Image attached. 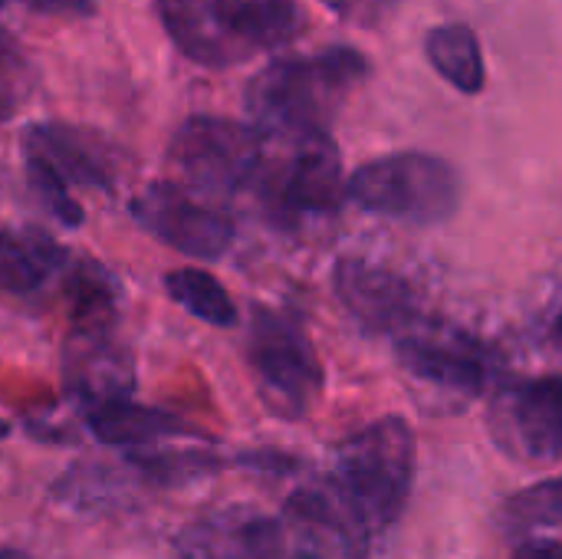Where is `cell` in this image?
<instances>
[{"instance_id": "16", "label": "cell", "mask_w": 562, "mask_h": 559, "mask_svg": "<svg viewBox=\"0 0 562 559\" xmlns=\"http://www.w3.org/2000/svg\"><path fill=\"white\" fill-rule=\"evenodd\" d=\"M425 56L435 72L454 89L477 96L487 86V66L481 53V40L468 23H441L425 36Z\"/></svg>"}, {"instance_id": "10", "label": "cell", "mask_w": 562, "mask_h": 559, "mask_svg": "<svg viewBox=\"0 0 562 559\" xmlns=\"http://www.w3.org/2000/svg\"><path fill=\"white\" fill-rule=\"evenodd\" d=\"M267 191L283 214H333L346 198L342 161L333 138H293V152L270 175Z\"/></svg>"}, {"instance_id": "19", "label": "cell", "mask_w": 562, "mask_h": 559, "mask_svg": "<svg viewBox=\"0 0 562 559\" xmlns=\"http://www.w3.org/2000/svg\"><path fill=\"white\" fill-rule=\"evenodd\" d=\"M562 524V478L540 481L504 504V527L510 534H530Z\"/></svg>"}, {"instance_id": "4", "label": "cell", "mask_w": 562, "mask_h": 559, "mask_svg": "<svg viewBox=\"0 0 562 559\" xmlns=\"http://www.w3.org/2000/svg\"><path fill=\"white\" fill-rule=\"evenodd\" d=\"M263 138V132L234 119L191 115L175 132L168 161L184 185L198 191L231 194L260 178L267 161Z\"/></svg>"}, {"instance_id": "20", "label": "cell", "mask_w": 562, "mask_h": 559, "mask_svg": "<svg viewBox=\"0 0 562 559\" xmlns=\"http://www.w3.org/2000/svg\"><path fill=\"white\" fill-rule=\"evenodd\" d=\"M26 175H30V185H33V191H36V198L66 224V227H76V224H82V208L72 201V194H69V188H66V181L46 165V161H40V158H30L26 155Z\"/></svg>"}, {"instance_id": "22", "label": "cell", "mask_w": 562, "mask_h": 559, "mask_svg": "<svg viewBox=\"0 0 562 559\" xmlns=\"http://www.w3.org/2000/svg\"><path fill=\"white\" fill-rule=\"evenodd\" d=\"M510 559H562V544L547 540V537H530L514 550Z\"/></svg>"}, {"instance_id": "13", "label": "cell", "mask_w": 562, "mask_h": 559, "mask_svg": "<svg viewBox=\"0 0 562 559\" xmlns=\"http://www.w3.org/2000/svg\"><path fill=\"white\" fill-rule=\"evenodd\" d=\"M214 10L224 36L244 59L260 49H277L303 30L296 0H214Z\"/></svg>"}, {"instance_id": "9", "label": "cell", "mask_w": 562, "mask_h": 559, "mask_svg": "<svg viewBox=\"0 0 562 559\" xmlns=\"http://www.w3.org/2000/svg\"><path fill=\"white\" fill-rule=\"evenodd\" d=\"M132 217L151 237L194 260H217L234 244V224L221 211L194 201L184 188L168 181L148 185L132 201Z\"/></svg>"}, {"instance_id": "17", "label": "cell", "mask_w": 562, "mask_h": 559, "mask_svg": "<svg viewBox=\"0 0 562 559\" xmlns=\"http://www.w3.org/2000/svg\"><path fill=\"white\" fill-rule=\"evenodd\" d=\"M165 290L178 306H184L191 316H198L211 326H234L237 323V306H234L231 293L207 270H198V267L171 270L165 277Z\"/></svg>"}, {"instance_id": "23", "label": "cell", "mask_w": 562, "mask_h": 559, "mask_svg": "<svg viewBox=\"0 0 562 559\" xmlns=\"http://www.w3.org/2000/svg\"><path fill=\"white\" fill-rule=\"evenodd\" d=\"M36 13H69V16H86L92 13V0H26Z\"/></svg>"}, {"instance_id": "21", "label": "cell", "mask_w": 562, "mask_h": 559, "mask_svg": "<svg viewBox=\"0 0 562 559\" xmlns=\"http://www.w3.org/2000/svg\"><path fill=\"white\" fill-rule=\"evenodd\" d=\"M323 3L352 26H379L392 10L402 7V0H323Z\"/></svg>"}, {"instance_id": "12", "label": "cell", "mask_w": 562, "mask_h": 559, "mask_svg": "<svg viewBox=\"0 0 562 559\" xmlns=\"http://www.w3.org/2000/svg\"><path fill=\"white\" fill-rule=\"evenodd\" d=\"M66 382L82 405L125 399L132 385V366L128 356L109 339L105 326H79V336L66 353Z\"/></svg>"}, {"instance_id": "5", "label": "cell", "mask_w": 562, "mask_h": 559, "mask_svg": "<svg viewBox=\"0 0 562 559\" xmlns=\"http://www.w3.org/2000/svg\"><path fill=\"white\" fill-rule=\"evenodd\" d=\"M250 366L263 402L283 418H303L323 389V366L303 323L280 310H254Z\"/></svg>"}, {"instance_id": "14", "label": "cell", "mask_w": 562, "mask_h": 559, "mask_svg": "<svg viewBox=\"0 0 562 559\" xmlns=\"http://www.w3.org/2000/svg\"><path fill=\"white\" fill-rule=\"evenodd\" d=\"M155 3L168 36L188 59L211 69L244 63V56L234 49V43L224 36L217 23L214 0H155Z\"/></svg>"}, {"instance_id": "25", "label": "cell", "mask_w": 562, "mask_h": 559, "mask_svg": "<svg viewBox=\"0 0 562 559\" xmlns=\"http://www.w3.org/2000/svg\"><path fill=\"white\" fill-rule=\"evenodd\" d=\"M560 333H562V313H560Z\"/></svg>"}, {"instance_id": "6", "label": "cell", "mask_w": 562, "mask_h": 559, "mask_svg": "<svg viewBox=\"0 0 562 559\" xmlns=\"http://www.w3.org/2000/svg\"><path fill=\"white\" fill-rule=\"evenodd\" d=\"M491 432L497 445L520 461H562V376L501 385L491 409Z\"/></svg>"}, {"instance_id": "1", "label": "cell", "mask_w": 562, "mask_h": 559, "mask_svg": "<svg viewBox=\"0 0 562 559\" xmlns=\"http://www.w3.org/2000/svg\"><path fill=\"white\" fill-rule=\"evenodd\" d=\"M366 76L369 59L349 46H333L316 56L277 59L247 86L254 128L277 138L326 135L329 122Z\"/></svg>"}, {"instance_id": "18", "label": "cell", "mask_w": 562, "mask_h": 559, "mask_svg": "<svg viewBox=\"0 0 562 559\" xmlns=\"http://www.w3.org/2000/svg\"><path fill=\"white\" fill-rule=\"evenodd\" d=\"M53 264V250L33 237H20L10 231H0V290L3 293H30L46 280V270Z\"/></svg>"}, {"instance_id": "26", "label": "cell", "mask_w": 562, "mask_h": 559, "mask_svg": "<svg viewBox=\"0 0 562 559\" xmlns=\"http://www.w3.org/2000/svg\"><path fill=\"white\" fill-rule=\"evenodd\" d=\"M3 3H7V0H0V7H3Z\"/></svg>"}, {"instance_id": "7", "label": "cell", "mask_w": 562, "mask_h": 559, "mask_svg": "<svg viewBox=\"0 0 562 559\" xmlns=\"http://www.w3.org/2000/svg\"><path fill=\"white\" fill-rule=\"evenodd\" d=\"M395 356L405 372L448 392L481 395L497 376V356L491 346L431 316L395 339Z\"/></svg>"}, {"instance_id": "3", "label": "cell", "mask_w": 562, "mask_h": 559, "mask_svg": "<svg viewBox=\"0 0 562 559\" xmlns=\"http://www.w3.org/2000/svg\"><path fill=\"white\" fill-rule=\"evenodd\" d=\"M346 198L362 211L408 221L441 224L458 211L461 178L458 171L428 152H395L366 161L346 181Z\"/></svg>"}, {"instance_id": "24", "label": "cell", "mask_w": 562, "mask_h": 559, "mask_svg": "<svg viewBox=\"0 0 562 559\" xmlns=\"http://www.w3.org/2000/svg\"><path fill=\"white\" fill-rule=\"evenodd\" d=\"M0 435H7V425L3 422H0Z\"/></svg>"}, {"instance_id": "8", "label": "cell", "mask_w": 562, "mask_h": 559, "mask_svg": "<svg viewBox=\"0 0 562 559\" xmlns=\"http://www.w3.org/2000/svg\"><path fill=\"white\" fill-rule=\"evenodd\" d=\"M333 287L339 303L362 329L389 336L392 343L428 320L418 290L402 273L362 257H342L336 264Z\"/></svg>"}, {"instance_id": "2", "label": "cell", "mask_w": 562, "mask_h": 559, "mask_svg": "<svg viewBox=\"0 0 562 559\" xmlns=\"http://www.w3.org/2000/svg\"><path fill=\"white\" fill-rule=\"evenodd\" d=\"M415 432L398 415L379 418L339 445L329 488L369 540L395 527L405 514L415 484Z\"/></svg>"}, {"instance_id": "11", "label": "cell", "mask_w": 562, "mask_h": 559, "mask_svg": "<svg viewBox=\"0 0 562 559\" xmlns=\"http://www.w3.org/2000/svg\"><path fill=\"white\" fill-rule=\"evenodd\" d=\"M23 145L30 158L46 161L63 181L92 185V188H109L115 181V165L105 142H99L82 128L43 122L23 135Z\"/></svg>"}, {"instance_id": "15", "label": "cell", "mask_w": 562, "mask_h": 559, "mask_svg": "<svg viewBox=\"0 0 562 559\" xmlns=\"http://www.w3.org/2000/svg\"><path fill=\"white\" fill-rule=\"evenodd\" d=\"M86 425L102 445L135 448L171 435H184V425L158 409H145L132 399H105L86 405Z\"/></svg>"}]
</instances>
